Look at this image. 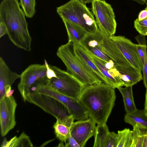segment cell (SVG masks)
Listing matches in <instances>:
<instances>
[{
    "label": "cell",
    "instance_id": "cell-20",
    "mask_svg": "<svg viewBox=\"0 0 147 147\" xmlns=\"http://www.w3.org/2000/svg\"><path fill=\"white\" fill-rule=\"evenodd\" d=\"M132 87V86H125L124 88L120 87L117 88L122 96L126 113H132L137 109L134 102Z\"/></svg>",
    "mask_w": 147,
    "mask_h": 147
},
{
    "label": "cell",
    "instance_id": "cell-17",
    "mask_svg": "<svg viewBox=\"0 0 147 147\" xmlns=\"http://www.w3.org/2000/svg\"><path fill=\"white\" fill-rule=\"evenodd\" d=\"M67 32L69 40L74 45H80L87 33L78 25L64 19H62Z\"/></svg>",
    "mask_w": 147,
    "mask_h": 147
},
{
    "label": "cell",
    "instance_id": "cell-10",
    "mask_svg": "<svg viewBox=\"0 0 147 147\" xmlns=\"http://www.w3.org/2000/svg\"><path fill=\"white\" fill-rule=\"evenodd\" d=\"M17 106V103L13 96L7 97L5 95L0 100L1 133L2 137L5 136L16 125Z\"/></svg>",
    "mask_w": 147,
    "mask_h": 147
},
{
    "label": "cell",
    "instance_id": "cell-22",
    "mask_svg": "<svg viewBox=\"0 0 147 147\" xmlns=\"http://www.w3.org/2000/svg\"><path fill=\"white\" fill-rule=\"evenodd\" d=\"M53 127L57 138L61 142L65 143L70 134V127L67 126L59 119H56Z\"/></svg>",
    "mask_w": 147,
    "mask_h": 147
},
{
    "label": "cell",
    "instance_id": "cell-41",
    "mask_svg": "<svg viewBox=\"0 0 147 147\" xmlns=\"http://www.w3.org/2000/svg\"><path fill=\"white\" fill-rule=\"evenodd\" d=\"M146 133L147 134V131H146Z\"/></svg>",
    "mask_w": 147,
    "mask_h": 147
},
{
    "label": "cell",
    "instance_id": "cell-14",
    "mask_svg": "<svg viewBox=\"0 0 147 147\" xmlns=\"http://www.w3.org/2000/svg\"><path fill=\"white\" fill-rule=\"evenodd\" d=\"M118 76L125 86H132L143 79L141 71L131 65L125 66L115 64Z\"/></svg>",
    "mask_w": 147,
    "mask_h": 147
},
{
    "label": "cell",
    "instance_id": "cell-23",
    "mask_svg": "<svg viewBox=\"0 0 147 147\" xmlns=\"http://www.w3.org/2000/svg\"><path fill=\"white\" fill-rule=\"evenodd\" d=\"M118 143L117 147H131L132 141V131L125 128L118 131Z\"/></svg>",
    "mask_w": 147,
    "mask_h": 147
},
{
    "label": "cell",
    "instance_id": "cell-1",
    "mask_svg": "<svg viewBox=\"0 0 147 147\" xmlns=\"http://www.w3.org/2000/svg\"><path fill=\"white\" fill-rule=\"evenodd\" d=\"M115 89L104 83L85 86L78 98L89 117L97 125L106 123L115 105Z\"/></svg>",
    "mask_w": 147,
    "mask_h": 147
},
{
    "label": "cell",
    "instance_id": "cell-39",
    "mask_svg": "<svg viewBox=\"0 0 147 147\" xmlns=\"http://www.w3.org/2000/svg\"><path fill=\"white\" fill-rule=\"evenodd\" d=\"M144 51L145 53V54L147 59V45H146L144 49Z\"/></svg>",
    "mask_w": 147,
    "mask_h": 147
},
{
    "label": "cell",
    "instance_id": "cell-16",
    "mask_svg": "<svg viewBox=\"0 0 147 147\" xmlns=\"http://www.w3.org/2000/svg\"><path fill=\"white\" fill-rule=\"evenodd\" d=\"M74 46L76 52L81 60L96 75L103 83L110 86L109 81L100 71L92 60L90 55L80 45H74Z\"/></svg>",
    "mask_w": 147,
    "mask_h": 147
},
{
    "label": "cell",
    "instance_id": "cell-18",
    "mask_svg": "<svg viewBox=\"0 0 147 147\" xmlns=\"http://www.w3.org/2000/svg\"><path fill=\"white\" fill-rule=\"evenodd\" d=\"M125 121L133 127L137 125L140 129L147 131V114L144 109H137L125 116Z\"/></svg>",
    "mask_w": 147,
    "mask_h": 147
},
{
    "label": "cell",
    "instance_id": "cell-31",
    "mask_svg": "<svg viewBox=\"0 0 147 147\" xmlns=\"http://www.w3.org/2000/svg\"><path fill=\"white\" fill-rule=\"evenodd\" d=\"M67 142L65 143L66 147H80L75 140L72 136L70 134L67 140Z\"/></svg>",
    "mask_w": 147,
    "mask_h": 147
},
{
    "label": "cell",
    "instance_id": "cell-4",
    "mask_svg": "<svg viewBox=\"0 0 147 147\" xmlns=\"http://www.w3.org/2000/svg\"><path fill=\"white\" fill-rule=\"evenodd\" d=\"M62 19L75 24L87 33L93 32L98 27L92 12L80 0H70L56 9Z\"/></svg>",
    "mask_w": 147,
    "mask_h": 147
},
{
    "label": "cell",
    "instance_id": "cell-26",
    "mask_svg": "<svg viewBox=\"0 0 147 147\" xmlns=\"http://www.w3.org/2000/svg\"><path fill=\"white\" fill-rule=\"evenodd\" d=\"M135 38L138 42V44H136L137 50L143 64L144 60L143 49L144 46L146 45L147 41L145 36L141 34L136 36Z\"/></svg>",
    "mask_w": 147,
    "mask_h": 147
},
{
    "label": "cell",
    "instance_id": "cell-34",
    "mask_svg": "<svg viewBox=\"0 0 147 147\" xmlns=\"http://www.w3.org/2000/svg\"><path fill=\"white\" fill-rule=\"evenodd\" d=\"M147 17V10H144L140 12L138 16V19L142 20L144 19Z\"/></svg>",
    "mask_w": 147,
    "mask_h": 147
},
{
    "label": "cell",
    "instance_id": "cell-12",
    "mask_svg": "<svg viewBox=\"0 0 147 147\" xmlns=\"http://www.w3.org/2000/svg\"><path fill=\"white\" fill-rule=\"evenodd\" d=\"M96 124L90 117L73 122L70 127V134L80 147L84 146L88 140L94 135Z\"/></svg>",
    "mask_w": 147,
    "mask_h": 147
},
{
    "label": "cell",
    "instance_id": "cell-28",
    "mask_svg": "<svg viewBox=\"0 0 147 147\" xmlns=\"http://www.w3.org/2000/svg\"><path fill=\"white\" fill-rule=\"evenodd\" d=\"M118 143L117 134L109 132L106 139L105 147H117Z\"/></svg>",
    "mask_w": 147,
    "mask_h": 147
},
{
    "label": "cell",
    "instance_id": "cell-13",
    "mask_svg": "<svg viewBox=\"0 0 147 147\" xmlns=\"http://www.w3.org/2000/svg\"><path fill=\"white\" fill-rule=\"evenodd\" d=\"M90 55L100 71L109 81L111 86L115 89L125 86L124 83L118 76L115 63L113 60L107 62L94 56Z\"/></svg>",
    "mask_w": 147,
    "mask_h": 147
},
{
    "label": "cell",
    "instance_id": "cell-27",
    "mask_svg": "<svg viewBox=\"0 0 147 147\" xmlns=\"http://www.w3.org/2000/svg\"><path fill=\"white\" fill-rule=\"evenodd\" d=\"M134 26L140 34L147 35V17L145 19L140 20L136 19L134 22Z\"/></svg>",
    "mask_w": 147,
    "mask_h": 147
},
{
    "label": "cell",
    "instance_id": "cell-11",
    "mask_svg": "<svg viewBox=\"0 0 147 147\" xmlns=\"http://www.w3.org/2000/svg\"><path fill=\"white\" fill-rule=\"evenodd\" d=\"M111 38L130 64L141 71L143 64L137 51L136 44L123 36L114 35Z\"/></svg>",
    "mask_w": 147,
    "mask_h": 147
},
{
    "label": "cell",
    "instance_id": "cell-8",
    "mask_svg": "<svg viewBox=\"0 0 147 147\" xmlns=\"http://www.w3.org/2000/svg\"><path fill=\"white\" fill-rule=\"evenodd\" d=\"M92 11L98 28L111 38L115 33L117 23L111 5L105 0H94Z\"/></svg>",
    "mask_w": 147,
    "mask_h": 147
},
{
    "label": "cell",
    "instance_id": "cell-9",
    "mask_svg": "<svg viewBox=\"0 0 147 147\" xmlns=\"http://www.w3.org/2000/svg\"><path fill=\"white\" fill-rule=\"evenodd\" d=\"M46 65L34 64L29 65L20 74L18 88L24 101H27V95L30 92L31 88L38 80L47 77Z\"/></svg>",
    "mask_w": 147,
    "mask_h": 147
},
{
    "label": "cell",
    "instance_id": "cell-33",
    "mask_svg": "<svg viewBox=\"0 0 147 147\" xmlns=\"http://www.w3.org/2000/svg\"><path fill=\"white\" fill-rule=\"evenodd\" d=\"M5 96L9 97L12 96L14 92V90L11 89V86H6L5 88Z\"/></svg>",
    "mask_w": 147,
    "mask_h": 147
},
{
    "label": "cell",
    "instance_id": "cell-25",
    "mask_svg": "<svg viewBox=\"0 0 147 147\" xmlns=\"http://www.w3.org/2000/svg\"><path fill=\"white\" fill-rule=\"evenodd\" d=\"M133 127L132 141L131 147H142L144 135L146 131L140 129L136 125Z\"/></svg>",
    "mask_w": 147,
    "mask_h": 147
},
{
    "label": "cell",
    "instance_id": "cell-40",
    "mask_svg": "<svg viewBox=\"0 0 147 147\" xmlns=\"http://www.w3.org/2000/svg\"><path fill=\"white\" fill-rule=\"evenodd\" d=\"M145 9L147 10V5L146 7L145 8Z\"/></svg>",
    "mask_w": 147,
    "mask_h": 147
},
{
    "label": "cell",
    "instance_id": "cell-38",
    "mask_svg": "<svg viewBox=\"0 0 147 147\" xmlns=\"http://www.w3.org/2000/svg\"><path fill=\"white\" fill-rule=\"evenodd\" d=\"M82 2L85 4L92 3L94 0H80Z\"/></svg>",
    "mask_w": 147,
    "mask_h": 147
},
{
    "label": "cell",
    "instance_id": "cell-3",
    "mask_svg": "<svg viewBox=\"0 0 147 147\" xmlns=\"http://www.w3.org/2000/svg\"><path fill=\"white\" fill-rule=\"evenodd\" d=\"M56 54L66 66L67 71L84 87L103 82L80 59L76 52L74 44L71 41L60 46Z\"/></svg>",
    "mask_w": 147,
    "mask_h": 147
},
{
    "label": "cell",
    "instance_id": "cell-29",
    "mask_svg": "<svg viewBox=\"0 0 147 147\" xmlns=\"http://www.w3.org/2000/svg\"><path fill=\"white\" fill-rule=\"evenodd\" d=\"M146 45L144 46L143 49L144 60L142 71L143 74L144 83L145 88H147V59L144 51V48Z\"/></svg>",
    "mask_w": 147,
    "mask_h": 147
},
{
    "label": "cell",
    "instance_id": "cell-21",
    "mask_svg": "<svg viewBox=\"0 0 147 147\" xmlns=\"http://www.w3.org/2000/svg\"><path fill=\"white\" fill-rule=\"evenodd\" d=\"M106 124L97 125L96 126L94 136V147H105L107 135L109 132Z\"/></svg>",
    "mask_w": 147,
    "mask_h": 147
},
{
    "label": "cell",
    "instance_id": "cell-2",
    "mask_svg": "<svg viewBox=\"0 0 147 147\" xmlns=\"http://www.w3.org/2000/svg\"><path fill=\"white\" fill-rule=\"evenodd\" d=\"M25 15L18 0H3L0 4V22L5 26L8 37L17 47L30 52L32 41Z\"/></svg>",
    "mask_w": 147,
    "mask_h": 147
},
{
    "label": "cell",
    "instance_id": "cell-35",
    "mask_svg": "<svg viewBox=\"0 0 147 147\" xmlns=\"http://www.w3.org/2000/svg\"><path fill=\"white\" fill-rule=\"evenodd\" d=\"M142 147H147V134L146 132L144 135Z\"/></svg>",
    "mask_w": 147,
    "mask_h": 147
},
{
    "label": "cell",
    "instance_id": "cell-6",
    "mask_svg": "<svg viewBox=\"0 0 147 147\" xmlns=\"http://www.w3.org/2000/svg\"><path fill=\"white\" fill-rule=\"evenodd\" d=\"M27 101L40 108L46 113L58 119L68 127L75 120L65 106L61 102L46 95L31 92L27 95Z\"/></svg>",
    "mask_w": 147,
    "mask_h": 147
},
{
    "label": "cell",
    "instance_id": "cell-5",
    "mask_svg": "<svg viewBox=\"0 0 147 147\" xmlns=\"http://www.w3.org/2000/svg\"><path fill=\"white\" fill-rule=\"evenodd\" d=\"M81 44L95 47L120 65H131L123 55L112 39L98 28L95 32L87 33Z\"/></svg>",
    "mask_w": 147,
    "mask_h": 147
},
{
    "label": "cell",
    "instance_id": "cell-37",
    "mask_svg": "<svg viewBox=\"0 0 147 147\" xmlns=\"http://www.w3.org/2000/svg\"><path fill=\"white\" fill-rule=\"evenodd\" d=\"M135 1L141 5H145L147 4L146 0H132Z\"/></svg>",
    "mask_w": 147,
    "mask_h": 147
},
{
    "label": "cell",
    "instance_id": "cell-30",
    "mask_svg": "<svg viewBox=\"0 0 147 147\" xmlns=\"http://www.w3.org/2000/svg\"><path fill=\"white\" fill-rule=\"evenodd\" d=\"M45 63L47 67V77L49 79L55 77L56 76L54 70L48 64L47 60L45 59Z\"/></svg>",
    "mask_w": 147,
    "mask_h": 147
},
{
    "label": "cell",
    "instance_id": "cell-15",
    "mask_svg": "<svg viewBox=\"0 0 147 147\" xmlns=\"http://www.w3.org/2000/svg\"><path fill=\"white\" fill-rule=\"evenodd\" d=\"M20 74L12 71L4 60L0 57V100L5 94V88L11 86L15 81L20 78Z\"/></svg>",
    "mask_w": 147,
    "mask_h": 147
},
{
    "label": "cell",
    "instance_id": "cell-42",
    "mask_svg": "<svg viewBox=\"0 0 147 147\" xmlns=\"http://www.w3.org/2000/svg\"><path fill=\"white\" fill-rule=\"evenodd\" d=\"M146 1H147V0H146Z\"/></svg>",
    "mask_w": 147,
    "mask_h": 147
},
{
    "label": "cell",
    "instance_id": "cell-36",
    "mask_svg": "<svg viewBox=\"0 0 147 147\" xmlns=\"http://www.w3.org/2000/svg\"><path fill=\"white\" fill-rule=\"evenodd\" d=\"M144 110L147 114V88H146L145 94V100L144 104Z\"/></svg>",
    "mask_w": 147,
    "mask_h": 147
},
{
    "label": "cell",
    "instance_id": "cell-32",
    "mask_svg": "<svg viewBox=\"0 0 147 147\" xmlns=\"http://www.w3.org/2000/svg\"><path fill=\"white\" fill-rule=\"evenodd\" d=\"M7 34L6 27L4 24L0 22V38Z\"/></svg>",
    "mask_w": 147,
    "mask_h": 147
},
{
    "label": "cell",
    "instance_id": "cell-7",
    "mask_svg": "<svg viewBox=\"0 0 147 147\" xmlns=\"http://www.w3.org/2000/svg\"><path fill=\"white\" fill-rule=\"evenodd\" d=\"M56 76L49 79L51 86L61 93L78 99L84 86L71 74L58 67L50 65Z\"/></svg>",
    "mask_w": 147,
    "mask_h": 147
},
{
    "label": "cell",
    "instance_id": "cell-19",
    "mask_svg": "<svg viewBox=\"0 0 147 147\" xmlns=\"http://www.w3.org/2000/svg\"><path fill=\"white\" fill-rule=\"evenodd\" d=\"M2 147H32L33 144L29 137L23 132L18 137L16 136L9 141L5 138L1 144Z\"/></svg>",
    "mask_w": 147,
    "mask_h": 147
},
{
    "label": "cell",
    "instance_id": "cell-24",
    "mask_svg": "<svg viewBox=\"0 0 147 147\" xmlns=\"http://www.w3.org/2000/svg\"><path fill=\"white\" fill-rule=\"evenodd\" d=\"M19 4L26 16L33 18L36 13V0H20Z\"/></svg>",
    "mask_w": 147,
    "mask_h": 147
}]
</instances>
